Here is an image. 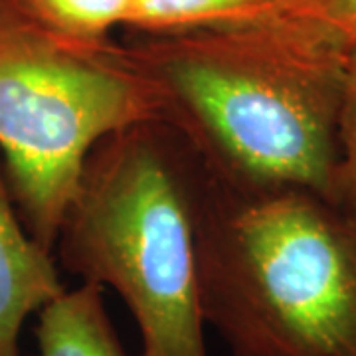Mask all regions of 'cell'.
Returning <instances> with one entry per match:
<instances>
[{"label":"cell","mask_w":356,"mask_h":356,"mask_svg":"<svg viewBox=\"0 0 356 356\" xmlns=\"http://www.w3.org/2000/svg\"><path fill=\"white\" fill-rule=\"evenodd\" d=\"M127 36L123 46L153 88L159 121L212 177L329 200L355 50L295 18Z\"/></svg>","instance_id":"obj_1"},{"label":"cell","mask_w":356,"mask_h":356,"mask_svg":"<svg viewBox=\"0 0 356 356\" xmlns=\"http://www.w3.org/2000/svg\"><path fill=\"white\" fill-rule=\"evenodd\" d=\"M198 283L232 356H356V234L317 192L208 172Z\"/></svg>","instance_id":"obj_2"},{"label":"cell","mask_w":356,"mask_h":356,"mask_svg":"<svg viewBox=\"0 0 356 356\" xmlns=\"http://www.w3.org/2000/svg\"><path fill=\"white\" fill-rule=\"evenodd\" d=\"M206 178L172 129L145 121L91 151L65 210L56 259L123 299L140 356H208L198 283Z\"/></svg>","instance_id":"obj_3"},{"label":"cell","mask_w":356,"mask_h":356,"mask_svg":"<svg viewBox=\"0 0 356 356\" xmlns=\"http://www.w3.org/2000/svg\"><path fill=\"white\" fill-rule=\"evenodd\" d=\"M154 119L156 95L123 42H65L0 0V156L26 228L46 250L91 151Z\"/></svg>","instance_id":"obj_4"},{"label":"cell","mask_w":356,"mask_h":356,"mask_svg":"<svg viewBox=\"0 0 356 356\" xmlns=\"http://www.w3.org/2000/svg\"><path fill=\"white\" fill-rule=\"evenodd\" d=\"M64 289L56 254L26 228L0 156V356H22L26 321Z\"/></svg>","instance_id":"obj_5"},{"label":"cell","mask_w":356,"mask_h":356,"mask_svg":"<svg viewBox=\"0 0 356 356\" xmlns=\"http://www.w3.org/2000/svg\"><path fill=\"white\" fill-rule=\"evenodd\" d=\"M99 285L81 281L38 313L36 356H127Z\"/></svg>","instance_id":"obj_6"},{"label":"cell","mask_w":356,"mask_h":356,"mask_svg":"<svg viewBox=\"0 0 356 356\" xmlns=\"http://www.w3.org/2000/svg\"><path fill=\"white\" fill-rule=\"evenodd\" d=\"M291 18L289 0H135L127 34H175Z\"/></svg>","instance_id":"obj_7"},{"label":"cell","mask_w":356,"mask_h":356,"mask_svg":"<svg viewBox=\"0 0 356 356\" xmlns=\"http://www.w3.org/2000/svg\"><path fill=\"white\" fill-rule=\"evenodd\" d=\"M22 13L56 38L102 46L117 28L129 30L135 0H13Z\"/></svg>","instance_id":"obj_8"},{"label":"cell","mask_w":356,"mask_h":356,"mask_svg":"<svg viewBox=\"0 0 356 356\" xmlns=\"http://www.w3.org/2000/svg\"><path fill=\"white\" fill-rule=\"evenodd\" d=\"M337 166L329 202L356 234V50L350 56L337 129Z\"/></svg>","instance_id":"obj_9"},{"label":"cell","mask_w":356,"mask_h":356,"mask_svg":"<svg viewBox=\"0 0 356 356\" xmlns=\"http://www.w3.org/2000/svg\"><path fill=\"white\" fill-rule=\"evenodd\" d=\"M289 14L356 50V0H289Z\"/></svg>","instance_id":"obj_10"}]
</instances>
